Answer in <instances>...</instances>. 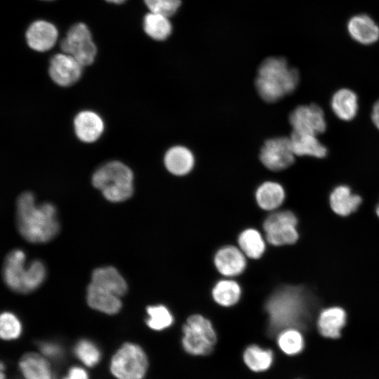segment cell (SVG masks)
Returning <instances> with one entry per match:
<instances>
[{"label":"cell","mask_w":379,"mask_h":379,"mask_svg":"<svg viewBox=\"0 0 379 379\" xmlns=\"http://www.w3.org/2000/svg\"><path fill=\"white\" fill-rule=\"evenodd\" d=\"M20 368L26 379H51L48 362L38 354L24 355L20 360Z\"/></svg>","instance_id":"obj_27"},{"label":"cell","mask_w":379,"mask_h":379,"mask_svg":"<svg viewBox=\"0 0 379 379\" xmlns=\"http://www.w3.org/2000/svg\"><path fill=\"white\" fill-rule=\"evenodd\" d=\"M350 36L363 44H371L379 39V27L366 14H359L351 18L347 24Z\"/></svg>","instance_id":"obj_18"},{"label":"cell","mask_w":379,"mask_h":379,"mask_svg":"<svg viewBox=\"0 0 379 379\" xmlns=\"http://www.w3.org/2000/svg\"><path fill=\"white\" fill-rule=\"evenodd\" d=\"M293 131L317 135L326 130V124L320 107L316 104L300 105L290 114Z\"/></svg>","instance_id":"obj_11"},{"label":"cell","mask_w":379,"mask_h":379,"mask_svg":"<svg viewBox=\"0 0 379 379\" xmlns=\"http://www.w3.org/2000/svg\"><path fill=\"white\" fill-rule=\"evenodd\" d=\"M151 12L166 17L173 15L180 6V0H144Z\"/></svg>","instance_id":"obj_34"},{"label":"cell","mask_w":379,"mask_h":379,"mask_svg":"<svg viewBox=\"0 0 379 379\" xmlns=\"http://www.w3.org/2000/svg\"><path fill=\"white\" fill-rule=\"evenodd\" d=\"M317 305L316 297L303 286H279L265 304L269 334L277 335L288 328H307L313 320Z\"/></svg>","instance_id":"obj_1"},{"label":"cell","mask_w":379,"mask_h":379,"mask_svg":"<svg viewBox=\"0 0 379 379\" xmlns=\"http://www.w3.org/2000/svg\"><path fill=\"white\" fill-rule=\"evenodd\" d=\"M347 319L345 311L339 307L323 310L317 319V328L321 335L335 339L340 336Z\"/></svg>","instance_id":"obj_17"},{"label":"cell","mask_w":379,"mask_h":379,"mask_svg":"<svg viewBox=\"0 0 379 379\" xmlns=\"http://www.w3.org/2000/svg\"><path fill=\"white\" fill-rule=\"evenodd\" d=\"M361 203L360 196L352 194L345 185L336 187L330 195V205L338 215L347 216L354 212Z\"/></svg>","instance_id":"obj_23"},{"label":"cell","mask_w":379,"mask_h":379,"mask_svg":"<svg viewBox=\"0 0 379 379\" xmlns=\"http://www.w3.org/2000/svg\"><path fill=\"white\" fill-rule=\"evenodd\" d=\"M289 139L296 156L309 155L323 158L327 154L326 148L314 135L292 131Z\"/></svg>","instance_id":"obj_21"},{"label":"cell","mask_w":379,"mask_h":379,"mask_svg":"<svg viewBox=\"0 0 379 379\" xmlns=\"http://www.w3.org/2000/svg\"><path fill=\"white\" fill-rule=\"evenodd\" d=\"M46 1H52V0H46Z\"/></svg>","instance_id":"obj_40"},{"label":"cell","mask_w":379,"mask_h":379,"mask_svg":"<svg viewBox=\"0 0 379 379\" xmlns=\"http://www.w3.org/2000/svg\"><path fill=\"white\" fill-rule=\"evenodd\" d=\"M167 171L176 176H183L193 169L195 159L192 152L185 146L175 145L170 147L164 157Z\"/></svg>","instance_id":"obj_16"},{"label":"cell","mask_w":379,"mask_h":379,"mask_svg":"<svg viewBox=\"0 0 379 379\" xmlns=\"http://www.w3.org/2000/svg\"><path fill=\"white\" fill-rule=\"evenodd\" d=\"M286 194L282 185L274 181H265L255 190V197L258 206L262 210L272 211L284 202Z\"/></svg>","instance_id":"obj_20"},{"label":"cell","mask_w":379,"mask_h":379,"mask_svg":"<svg viewBox=\"0 0 379 379\" xmlns=\"http://www.w3.org/2000/svg\"><path fill=\"white\" fill-rule=\"evenodd\" d=\"M91 283L98 285L118 296L127 291V284L119 272L112 267L95 269L92 274Z\"/></svg>","instance_id":"obj_22"},{"label":"cell","mask_w":379,"mask_h":379,"mask_svg":"<svg viewBox=\"0 0 379 379\" xmlns=\"http://www.w3.org/2000/svg\"><path fill=\"white\" fill-rule=\"evenodd\" d=\"M64 379H88V378L84 369L74 366L69 370L68 375Z\"/></svg>","instance_id":"obj_36"},{"label":"cell","mask_w":379,"mask_h":379,"mask_svg":"<svg viewBox=\"0 0 379 379\" xmlns=\"http://www.w3.org/2000/svg\"><path fill=\"white\" fill-rule=\"evenodd\" d=\"M147 326L155 331H161L171 326L174 318L168 307L164 305H150L147 307Z\"/></svg>","instance_id":"obj_31"},{"label":"cell","mask_w":379,"mask_h":379,"mask_svg":"<svg viewBox=\"0 0 379 379\" xmlns=\"http://www.w3.org/2000/svg\"><path fill=\"white\" fill-rule=\"evenodd\" d=\"M143 28L151 38L159 41L168 38L172 31V26L168 17L153 12L145 16Z\"/></svg>","instance_id":"obj_29"},{"label":"cell","mask_w":379,"mask_h":379,"mask_svg":"<svg viewBox=\"0 0 379 379\" xmlns=\"http://www.w3.org/2000/svg\"><path fill=\"white\" fill-rule=\"evenodd\" d=\"M25 260L22 250H13L6 256L3 268L6 284L11 290L22 293L32 292L39 287L46 274L41 262L36 260L26 266Z\"/></svg>","instance_id":"obj_5"},{"label":"cell","mask_w":379,"mask_h":379,"mask_svg":"<svg viewBox=\"0 0 379 379\" xmlns=\"http://www.w3.org/2000/svg\"><path fill=\"white\" fill-rule=\"evenodd\" d=\"M17 226L21 235L33 243H44L52 239L59 231L56 208L44 202L36 204L29 192L21 194L16 203Z\"/></svg>","instance_id":"obj_2"},{"label":"cell","mask_w":379,"mask_h":379,"mask_svg":"<svg viewBox=\"0 0 379 379\" xmlns=\"http://www.w3.org/2000/svg\"><path fill=\"white\" fill-rule=\"evenodd\" d=\"M77 137L82 142L91 143L100 138L105 125L101 117L95 112L84 110L79 112L74 119Z\"/></svg>","instance_id":"obj_14"},{"label":"cell","mask_w":379,"mask_h":379,"mask_svg":"<svg viewBox=\"0 0 379 379\" xmlns=\"http://www.w3.org/2000/svg\"><path fill=\"white\" fill-rule=\"evenodd\" d=\"M277 345L281 350L288 355H295L304 348V338L300 331L295 328H288L277 334Z\"/></svg>","instance_id":"obj_30"},{"label":"cell","mask_w":379,"mask_h":379,"mask_svg":"<svg viewBox=\"0 0 379 379\" xmlns=\"http://www.w3.org/2000/svg\"><path fill=\"white\" fill-rule=\"evenodd\" d=\"M58 35V30L52 23L37 20L28 27L26 39L29 46L33 50L46 51L55 45Z\"/></svg>","instance_id":"obj_15"},{"label":"cell","mask_w":379,"mask_h":379,"mask_svg":"<svg viewBox=\"0 0 379 379\" xmlns=\"http://www.w3.org/2000/svg\"><path fill=\"white\" fill-rule=\"evenodd\" d=\"M22 326L17 317L11 312L1 314L0 318V334L4 340L17 338L21 333Z\"/></svg>","instance_id":"obj_32"},{"label":"cell","mask_w":379,"mask_h":379,"mask_svg":"<svg viewBox=\"0 0 379 379\" xmlns=\"http://www.w3.org/2000/svg\"><path fill=\"white\" fill-rule=\"evenodd\" d=\"M295 156L289 138L277 137L265 142L259 157L267 169L279 171L289 167L294 162Z\"/></svg>","instance_id":"obj_10"},{"label":"cell","mask_w":379,"mask_h":379,"mask_svg":"<svg viewBox=\"0 0 379 379\" xmlns=\"http://www.w3.org/2000/svg\"><path fill=\"white\" fill-rule=\"evenodd\" d=\"M87 301L92 308L109 314L117 313L121 307L119 296L93 283L87 289Z\"/></svg>","instance_id":"obj_19"},{"label":"cell","mask_w":379,"mask_h":379,"mask_svg":"<svg viewBox=\"0 0 379 379\" xmlns=\"http://www.w3.org/2000/svg\"><path fill=\"white\" fill-rule=\"evenodd\" d=\"M371 117L373 124L379 129V100L373 105Z\"/></svg>","instance_id":"obj_37"},{"label":"cell","mask_w":379,"mask_h":379,"mask_svg":"<svg viewBox=\"0 0 379 379\" xmlns=\"http://www.w3.org/2000/svg\"><path fill=\"white\" fill-rule=\"evenodd\" d=\"M91 180L93 185L111 202L124 201L133 194V173L121 161H111L102 164L93 173Z\"/></svg>","instance_id":"obj_4"},{"label":"cell","mask_w":379,"mask_h":379,"mask_svg":"<svg viewBox=\"0 0 379 379\" xmlns=\"http://www.w3.org/2000/svg\"><path fill=\"white\" fill-rule=\"evenodd\" d=\"M214 301L222 307L236 305L241 296V286L232 279H222L216 282L212 291Z\"/></svg>","instance_id":"obj_26"},{"label":"cell","mask_w":379,"mask_h":379,"mask_svg":"<svg viewBox=\"0 0 379 379\" xmlns=\"http://www.w3.org/2000/svg\"><path fill=\"white\" fill-rule=\"evenodd\" d=\"M298 219L291 211H275L263 222L267 241L273 246L289 245L298 239Z\"/></svg>","instance_id":"obj_8"},{"label":"cell","mask_w":379,"mask_h":379,"mask_svg":"<svg viewBox=\"0 0 379 379\" xmlns=\"http://www.w3.org/2000/svg\"><path fill=\"white\" fill-rule=\"evenodd\" d=\"M83 65L67 53H58L51 59L48 73L58 85L67 87L75 84L81 77Z\"/></svg>","instance_id":"obj_12"},{"label":"cell","mask_w":379,"mask_h":379,"mask_svg":"<svg viewBox=\"0 0 379 379\" xmlns=\"http://www.w3.org/2000/svg\"><path fill=\"white\" fill-rule=\"evenodd\" d=\"M237 241L239 248L251 259L260 258L265 251V240L256 229L247 228L243 230Z\"/></svg>","instance_id":"obj_25"},{"label":"cell","mask_w":379,"mask_h":379,"mask_svg":"<svg viewBox=\"0 0 379 379\" xmlns=\"http://www.w3.org/2000/svg\"><path fill=\"white\" fill-rule=\"evenodd\" d=\"M244 361L253 371L260 372L267 370L274 359L273 352L256 345L247 347L243 354Z\"/></svg>","instance_id":"obj_28"},{"label":"cell","mask_w":379,"mask_h":379,"mask_svg":"<svg viewBox=\"0 0 379 379\" xmlns=\"http://www.w3.org/2000/svg\"><path fill=\"white\" fill-rule=\"evenodd\" d=\"M213 262L218 272L227 277L241 274L246 267V256L239 248L227 245L215 253Z\"/></svg>","instance_id":"obj_13"},{"label":"cell","mask_w":379,"mask_h":379,"mask_svg":"<svg viewBox=\"0 0 379 379\" xmlns=\"http://www.w3.org/2000/svg\"><path fill=\"white\" fill-rule=\"evenodd\" d=\"M182 345L192 355L210 354L217 341V335L211 321L195 314L190 316L182 326Z\"/></svg>","instance_id":"obj_6"},{"label":"cell","mask_w":379,"mask_h":379,"mask_svg":"<svg viewBox=\"0 0 379 379\" xmlns=\"http://www.w3.org/2000/svg\"><path fill=\"white\" fill-rule=\"evenodd\" d=\"M42 352L48 357H57L60 353V347L52 343H43L40 345Z\"/></svg>","instance_id":"obj_35"},{"label":"cell","mask_w":379,"mask_h":379,"mask_svg":"<svg viewBox=\"0 0 379 379\" xmlns=\"http://www.w3.org/2000/svg\"><path fill=\"white\" fill-rule=\"evenodd\" d=\"M331 107L338 118L344 121H350L357 112V96L350 89H340L333 95Z\"/></svg>","instance_id":"obj_24"},{"label":"cell","mask_w":379,"mask_h":379,"mask_svg":"<svg viewBox=\"0 0 379 379\" xmlns=\"http://www.w3.org/2000/svg\"><path fill=\"white\" fill-rule=\"evenodd\" d=\"M108 2H110V3H114V4H121L123 3L124 1H125L126 0H105Z\"/></svg>","instance_id":"obj_38"},{"label":"cell","mask_w":379,"mask_h":379,"mask_svg":"<svg viewBox=\"0 0 379 379\" xmlns=\"http://www.w3.org/2000/svg\"><path fill=\"white\" fill-rule=\"evenodd\" d=\"M147 365L142 349L137 345L126 343L113 356L110 368L118 379H142Z\"/></svg>","instance_id":"obj_7"},{"label":"cell","mask_w":379,"mask_h":379,"mask_svg":"<svg viewBox=\"0 0 379 379\" xmlns=\"http://www.w3.org/2000/svg\"><path fill=\"white\" fill-rule=\"evenodd\" d=\"M60 48L63 53L74 58L83 66L92 64L97 52L91 34L84 23H77L69 29Z\"/></svg>","instance_id":"obj_9"},{"label":"cell","mask_w":379,"mask_h":379,"mask_svg":"<svg viewBox=\"0 0 379 379\" xmlns=\"http://www.w3.org/2000/svg\"><path fill=\"white\" fill-rule=\"evenodd\" d=\"M299 75L281 57H270L260 65L255 86L265 102H274L291 93L297 87Z\"/></svg>","instance_id":"obj_3"},{"label":"cell","mask_w":379,"mask_h":379,"mask_svg":"<svg viewBox=\"0 0 379 379\" xmlns=\"http://www.w3.org/2000/svg\"><path fill=\"white\" fill-rule=\"evenodd\" d=\"M74 351L78 358L88 366H94L100 360V351L90 340L84 339L78 342Z\"/></svg>","instance_id":"obj_33"},{"label":"cell","mask_w":379,"mask_h":379,"mask_svg":"<svg viewBox=\"0 0 379 379\" xmlns=\"http://www.w3.org/2000/svg\"><path fill=\"white\" fill-rule=\"evenodd\" d=\"M376 213H377L378 216L379 217V204L376 207Z\"/></svg>","instance_id":"obj_39"}]
</instances>
